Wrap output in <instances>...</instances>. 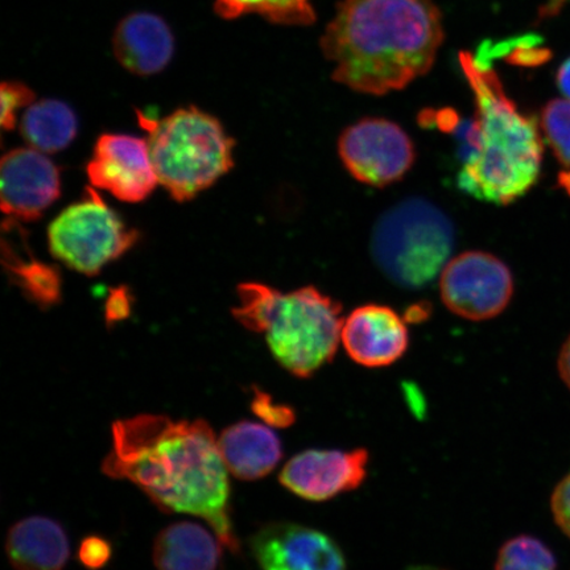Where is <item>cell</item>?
I'll return each instance as SVG.
<instances>
[{
    "mask_svg": "<svg viewBox=\"0 0 570 570\" xmlns=\"http://www.w3.org/2000/svg\"><path fill=\"white\" fill-rule=\"evenodd\" d=\"M102 472L137 484L161 511L208 523L220 543L239 551L230 515V483L218 440L202 419L138 415L112 424Z\"/></svg>",
    "mask_w": 570,
    "mask_h": 570,
    "instance_id": "1",
    "label": "cell"
},
{
    "mask_svg": "<svg viewBox=\"0 0 570 570\" xmlns=\"http://www.w3.org/2000/svg\"><path fill=\"white\" fill-rule=\"evenodd\" d=\"M443 41L433 0H342L321 49L334 66V81L384 96L426 75Z\"/></svg>",
    "mask_w": 570,
    "mask_h": 570,
    "instance_id": "2",
    "label": "cell"
},
{
    "mask_svg": "<svg viewBox=\"0 0 570 570\" xmlns=\"http://www.w3.org/2000/svg\"><path fill=\"white\" fill-rule=\"evenodd\" d=\"M459 59L475 101L459 187L480 202L509 205L539 180L544 155L539 125L519 111L490 66L476 62L470 52Z\"/></svg>",
    "mask_w": 570,
    "mask_h": 570,
    "instance_id": "3",
    "label": "cell"
},
{
    "mask_svg": "<svg viewBox=\"0 0 570 570\" xmlns=\"http://www.w3.org/2000/svg\"><path fill=\"white\" fill-rule=\"evenodd\" d=\"M233 316L246 330L266 334L275 360L297 377H309L336 355L344 320L341 305L315 287L282 294L261 283L238 287Z\"/></svg>",
    "mask_w": 570,
    "mask_h": 570,
    "instance_id": "4",
    "label": "cell"
},
{
    "mask_svg": "<svg viewBox=\"0 0 570 570\" xmlns=\"http://www.w3.org/2000/svg\"><path fill=\"white\" fill-rule=\"evenodd\" d=\"M148 132L149 156L159 185L178 203L189 202L234 167L235 140L216 117L184 107L155 120L138 111Z\"/></svg>",
    "mask_w": 570,
    "mask_h": 570,
    "instance_id": "5",
    "label": "cell"
},
{
    "mask_svg": "<svg viewBox=\"0 0 570 570\" xmlns=\"http://www.w3.org/2000/svg\"><path fill=\"white\" fill-rule=\"evenodd\" d=\"M454 245L452 220L423 198L392 206L377 220L372 237L373 258L399 287L417 289L443 273Z\"/></svg>",
    "mask_w": 570,
    "mask_h": 570,
    "instance_id": "6",
    "label": "cell"
},
{
    "mask_svg": "<svg viewBox=\"0 0 570 570\" xmlns=\"http://www.w3.org/2000/svg\"><path fill=\"white\" fill-rule=\"evenodd\" d=\"M139 233L89 188L48 227V246L56 259L82 275L95 276L137 244Z\"/></svg>",
    "mask_w": 570,
    "mask_h": 570,
    "instance_id": "7",
    "label": "cell"
},
{
    "mask_svg": "<svg viewBox=\"0 0 570 570\" xmlns=\"http://www.w3.org/2000/svg\"><path fill=\"white\" fill-rule=\"evenodd\" d=\"M338 153L355 180L383 188L405 176L416 159L403 128L383 118H363L341 134Z\"/></svg>",
    "mask_w": 570,
    "mask_h": 570,
    "instance_id": "8",
    "label": "cell"
},
{
    "mask_svg": "<svg viewBox=\"0 0 570 570\" xmlns=\"http://www.w3.org/2000/svg\"><path fill=\"white\" fill-rule=\"evenodd\" d=\"M440 292L454 315L483 321L508 308L514 295V279L497 256L468 252L448 262L440 276Z\"/></svg>",
    "mask_w": 570,
    "mask_h": 570,
    "instance_id": "9",
    "label": "cell"
},
{
    "mask_svg": "<svg viewBox=\"0 0 570 570\" xmlns=\"http://www.w3.org/2000/svg\"><path fill=\"white\" fill-rule=\"evenodd\" d=\"M96 189L109 191L119 202L138 204L158 187L147 139L125 134L98 138L87 168Z\"/></svg>",
    "mask_w": 570,
    "mask_h": 570,
    "instance_id": "10",
    "label": "cell"
},
{
    "mask_svg": "<svg viewBox=\"0 0 570 570\" xmlns=\"http://www.w3.org/2000/svg\"><path fill=\"white\" fill-rule=\"evenodd\" d=\"M249 544L262 570H346L340 547L311 527L271 523Z\"/></svg>",
    "mask_w": 570,
    "mask_h": 570,
    "instance_id": "11",
    "label": "cell"
},
{
    "mask_svg": "<svg viewBox=\"0 0 570 570\" xmlns=\"http://www.w3.org/2000/svg\"><path fill=\"white\" fill-rule=\"evenodd\" d=\"M2 210L10 219L35 220L60 197L59 168L32 147L12 149L0 167Z\"/></svg>",
    "mask_w": 570,
    "mask_h": 570,
    "instance_id": "12",
    "label": "cell"
},
{
    "mask_svg": "<svg viewBox=\"0 0 570 570\" xmlns=\"http://www.w3.org/2000/svg\"><path fill=\"white\" fill-rule=\"evenodd\" d=\"M367 463L365 449L306 451L285 463L279 481L306 501L323 502L360 488L366 479Z\"/></svg>",
    "mask_w": 570,
    "mask_h": 570,
    "instance_id": "13",
    "label": "cell"
},
{
    "mask_svg": "<svg viewBox=\"0 0 570 570\" xmlns=\"http://www.w3.org/2000/svg\"><path fill=\"white\" fill-rule=\"evenodd\" d=\"M342 344L351 358L365 367H386L407 352V326L394 309L383 305L360 306L344 321Z\"/></svg>",
    "mask_w": 570,
    "mask_h": 570,
    "instance_id": "14",
    "label": "cell"
},
{
    "mask_svg": "<svg viewBox=\"0 0 570 570\" xmlns=\"http://www.w3.org/2000/svg\"><path fill=\"white\" fill-rule=\"evenodd\" d=\"M114 56L135 76L160 73L175 55V36L167 21L153 12H132L112 36Z\"/></svg>",
    "mask_w": 570,
    "mask_h": 570,
    "instance_id": "15",
    "label": "cell"
},
{
    "mask_svg": "<svg viewBox=\"0 0 570 570\" xmlns=\"http://www.w3.org/2000/svg\"><path fill=\"white\" fill-rule=\"evenodd\" d=\"M218 446L227 470L244 481L265 479L283 459L277 434L268 426L248 420L226 428Z\"/></svg>",
    "mask_w": 570,
    "mask_h": 570,
    "instance_id": "16",
    "label": "cell"
},
{
    "mask_svg": "<svg viewBox=\"0 0 570 570\" xmlns=\"http://www.w3.org/2000/svg\"><path fill=\"white\" fill-rule=\"evenodd\" d=\"M6 552L17 570H62L70 547L66 530L56 520L30 517L11 527Z\"/></svg>",
    "mask_w": 570,
    "mask_h": 570,
    "instance_id": "17",
    "label": "cell"
},
{
    "mask_svg": "<svg viewBox=\"0 0 570 570\" xmlns=\"http://www.w3.org/2000/svg\"><path fill=\"white\" fill-rule=\"evenodd\" d=\"M223 546L202 524L177 522L156 538L154 562L158 570H217Z\"/></svg>",
    "mask_w": 570,
    "mask_h": 570,
    "instance_id": "18",
    "label": "cell"
},
{
    "mask_svg": "<svg viewBox=\"0 0 570 570\" xmlns=\"http://www.w3.org/2000/svg\"><path fill=\"white\" fill-rule=\"evenodd\" d=\"M77 130L75 111L57 99H45L28 106L20 124V132L28 145L45 154L66 149L75 140Z\"/></svg>",
    "mask_w": 570,
    "mask_h": 570,
    "instance_id": "19",
    "label": "cell"
},
{
    "mask_svg": "<svg viewBox=\"0 0 570 570\" xmlns=\"http://www.w3.org/2000/svg\"><path fill=\"white\" fill-rule=\"evenodd\" d=\"M214 11L225 20L256 13L282 26H311L316 20L311 0H216Z\"/></svg>",
    "mask_w": 570,
    "mask_h": 570,
    "instance_id": "20",
    "label": "cell"
},
{
    "mask_svg": "<svg viewBox=\"0 0 570 570\" xmlns=\"http://www.w3.org/2000/svg\"><path fill=\"white\" fill-rule=\"evenodd\" d=\"M4 256L10 258L6 266L12 274L13 279L33 302L47 306L59 301L60 277L53 267L35 259H20L16 253H7L6 249Z\"/></svg>",
    "mask_w": 570,
    "mask_h": 570,
    "instance_id": "21",
    "label": "cell"
},
{
    "mask_svg": "<svg viewBox=\"0 0 570 570\" xmlns=\"http://www.w3.org/2000/svg\"><path fill=\"white\" fill-rule=\"evenodd\" d=\"M495 570H556V559L540 540L518 537L501 548Z\"/></svg>",
    "mask_w": 570,
    "mask_h": 570,
    "instance_id": "22",
    "label": "cell"
},
{
    "mask_svg": "<svg viewBox=\"0 0 570 570\" xmlns=\"http://www.w3.org/2000/svg\"><path fill=\"white\" fill-rule=\"evenodd\" d=\"M540 128L556 159L570 168V99H553L544 106Z\"/></svg>",
    "mask_w": 570,
    "mask_h": 570,
    "instance_id": "23",
    "label": "cell"
},
{
    "mask_svg": "<svg viewBox=\"0 0 570 570\" xmlns=\"http://www.w3.org/2000/svg\"><path fill=\"white\" fill-rule=\"evenodd\" d=\"M2 127L12 130L17 125L18 111L35 102L36 95L26 83L7 81L2 83Z\"/></svg>",
    "mask_w": 570,
    "mask_h": 570,
    "instance_id": "24",
    "label": "cell"
},
{
    "mask_svg": "<svg viewBox=\"0 0 570 570\" xmlns=\"http://www.w3.org/2000/svg\"><path fill=\"white\" fill-rule=\"evenodd\" d=\"M252 409L263 422L275 428H287L295 423V411L288 405L275 403L266 392L255 389Z\"/></svg>",
    "mask_w": 570,
    "mask_h": 570,
    "instance_id": "25",
    "label": "cell"
},
{
    "mask_svg": "<svg viewBox=\"0 0 570 570\" xmlns=\"http://www.w3.org/2000/svg\"><path fill=\"white\" fill-rule=\"evenodd\" d=\"M112 554V547L110 541L91 534L81 541L80 550H78V559L81 564L90 570H98L104 568L110 561Z\"/></svg>",
    "mask_w": 570,
    "mask_h": 570,
    "instance_id": "26",
    "label": "cell"
},
{
    "mask_svg": "<svg viewBox=\"0 0 570 570\" xmlns=\"http://www.w3.org/2000/svg\"><path fill=\"white\" fill-rule=\"evenodd\" d=\"M551 510L556 524L570 539V474L556 487L551 498Z\"/></svg>",
    "mask_w": 570,
    "mask_h": 570,
    "instance_id": "27",
    "label": "cell"
},
{
    "mask_svg": "<svg viewBox=\"0 0 570 570\" xmlns=\"http://www.w3.org/2000/svg\"><path fill=\"white\" fill-rule=\"evenodd\" d=\"M130 313V304H128V297L125 289H118L114 292L110 297L109 304L106 306V317L111 323H118L124 320Z\"/></svg>",
    "mask_w": 570,
    "mask_h": 570,
    "instance_id": "28",
    "label": "cell"
},
{
    "mask_svg": "<svg viewBox=\"0 0 570 570\" xmlns=\"http://www.w3.org/2000/svg\"><path fill=\"white\" fill-rule=\"evenodd\" d=\"M559 374L561 376L562 382L566 383V386L570 390V336L562 345L560 355H559Z\"/></svg>",
    "mask_w": 570,
    "mask_h": 570,
    "instance_id": "29",
    "label": "cell"
},
{
    "mask_svg": "<svg viewBox=\"0 0 570 570\" xmlns=\"http://www.w3.org/2000/svg\"><path fill=\"white\" fill-rule=\"evenodd\" d=\"M556 82H558L561 95L570 99V57L560 67L558 77H556Z\"/></svg>",
    "mask_w": 570,
    "mask_h": 570,
    "instance_id": "30",
    "label": "cell"
},
{
    "mask_svg": "<svg viewBox=\"0 0 570 570\" xmlns=\"http://www.w3.org/2000/svg\"><path fill=\"white\" fill-rule=\"evenodd\" d=\"M567 2L568 0H548V3L540 11V19L556 16Z\"/></svg>",
    "mask_w": 570,
    "mask_h": 570,
    "instance_id": "31",
    "label": "cell"
},
{
    "mask_svg": "<svg viewBox=\"0 0 570 570\" xmlns=\"http://www.w3.org/2000/svg\"><path fill=\"white\" fill-rule=\"evenodd\" d=\"M558 183L559 187L570 197V168L559 174Z\"/></svg>",
    "mask_w": 570,
    "mask_h": 570,
    "instance_id": "32",
    "label": "cell"
}]
</instances>
